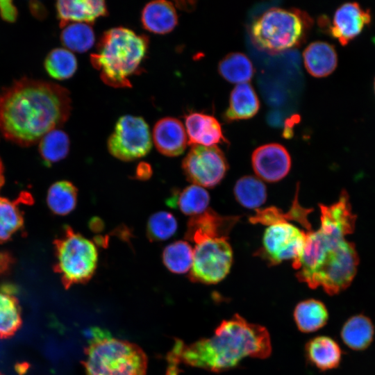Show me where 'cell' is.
<instances>
[{
	"instance_id": "39",
	"label": "cell",
	"mask_w": 375,
	"mask_h": 375,
	"mask_svg": "<svg viewBox=\"0 0 375 375\" xmlns=\"http://www.w3.org/2000/svg\"><path fill=\"white\" fill-rule=\"evenodd\" d=\"M90 227L93 231H100L103 229V224L99 218L94 217L91 219Z\"/></svg>"
},
{
	"instance_id": "6",
	"label": "cell",
	"mask_w": 375,
	"mask_h": 375,
	"mask_svg": "<svg viewBox=\"0 0 375 375\" xmlns=\"http://www.w3.org/2000/svg\"><path fill=\"white\" fill-rule=\"evenodd\" d=\"M55 272L60 274L65 289L85 283L93 276L98 262L97 247L92 241L65 226L62 235L53 242Z\"/></svg>"
},
{
	"instance_id": "10",
	"label": "cell",
	"mask_w": 375,
	"mask_h": 375,
	"mask_svg": "<svg viewBox=\"0 0 375 375\" xmlns=\"http://www.w3.org/2000/svg\"><path fill=\"white\" fill-rule=\"evenodd\" d=\"M305 241L304 231L287 220L279 219L265 228L260 255L272 265L292 260L294 267L303 255Z\"/></svg>"
},
{
	"instance_id": "32",
	"label": "cell",
	"mask_w": 375,
	"mask_h": 375,
	"mask_svg": "<svg viewBox=\"0 0 375 375\" xmlns=\"http://www.w3.org/2000/svg\"><path fill=\"white\" fill-rule=\"evenodd\" d=\"M18 200L10 201L0 197V242L8 241L23 228L24 217Z\"/></svg>"
},
{
	"instance_id": "42",
	"label": "cell",
	"mask_w": 375,
	"mask_h": 375,
	"mask_svg": "<svg viewBox=\"0 0 375 375\" xmlns=\"http://www.w3.org/2000/svg\"><path fill=\"white\" fill-rule=\"evenodd\" d=\"M0 375H3V374H2L1 373H0Z\"/></svg>"
},
{
	"instance_id": "31",
	"label": "cell",
	"mask_w": 375,
	"mask_h": 375,
	"mask_svg": "<svg viewBox=\"0 0 375 375\" xmlns=\"http://www.w3.org/2000/svg\"><path fill=\"white\" fill-rule=\"evenodd\" d=\"M194 251L185 241H176L167 246L162 252V262L172 272L184 274L191 269Z\"/></svg>"
},
{
	"instance_id": "27",
	"label": "cell",
	"mask_w": 375,
	"mask_h": 375,
	"mask_svg": "<svg viewBox=\"0 0 375 375\" xmlns=\"http://www.w3.org/2000/svg\"><path fill=\"white\" fill-rule=\"evenodd\" d=\"M39 142V152L47 166L64 159L69 151V138L65 131L58 128L45 134Z\"/></svg>"
},
{
	"instance_id": "36",
	"label": "cell",
	"mask_w": 375,
	"mask_h": 375,
	"mask_svg": "<svg viewBox=\"0 0 375 375\" xmlns=\"http://www.w3.org/2000/svg\"><path fill=\"white\" fill-rule=\"evenodd\" d=\"M151 166L146 162H141L136 169V176L139 179L145 180L149 178L151 174Z\"/></svg>"
},
{
	"instance_id": "38",
	"label": "cell",
	"mask_w": 375,
	"mask_h": 375,
	"mask_svg": "<svg viewBox=\"0 0 375 375\" xmlns=\"http://www.w3.org/2000/svg\"><path fill=\"white\" fill-rule=\"evenodd\" d=\"M31 3L32 4L30 5V8L33 15L38 17H44L46 12L44 6L37 1H33Z\"/></svg>"
},
{
	"instance_id": "26",
	"label": "cell",
	"mask_w": 375,
	"mask_h": 375,
	"mask_svg": "<svg viewBox=\"0 0 375 375\" xmlns=\"http://www.w3.org/2000/svg\"><path fill=\"white\" fill-rule=\"evenodd\" d=\"M234 195L239 203L247 208H258L267 199V188L257 176H245L234 186Z\"/></svg>"
},
{
	"instance_id": "16",
	"label": "cell",
	"mask_w": 375,
	"mask_h": 375,
	"mask_svg": "<svg viewBox=\"0 0 375 375\" xmlns=\"http://www.w3.org/2000/svg\"><path fill=\"white\" fill-rule=\"evenodd\" d=\"M56 8L62 28L70 23H93L108 14L106 2L102 0H60Z\"/></svg>"
},
{
	"instance_id": "29",
	"label": "cell",
	"mask_w": 375,
	"mask_h": 375,
	"mask_svg": "<svg viewBox=\"0 0 375 375\" xmlns=\"http://www.w3.org/2000/svg\"><path fill=\"white\" fill-rule=\"evenodd\" d=\"M44 68L47 74L56 80L71 78L77 69L74 54L65 48H55L47 55Z\"/></svg>"
},
{
	"instance_id": "8",
	"label": "cell",
	"mask_w": 375,
	"mask_h": 375,
	"mask_svg": "<svg viewBox=\"0 0 375 375\" xmlns=\"http://www.w3.org/2000/svg\"><path fill=\"white\" fill-rule=\"evenodd\" d=\"M190 278L194 282L216 284L230 272L233 263V250L228 235L196 236Z\"/></svg>"
},
{
	"instance_id": "18",
	"label": "cell",
	"mask_w": 375,
	"mask_h": 375,
	"mask_svg": "<svg viewBox=\"0 0 375 375\" xmlns=\"http://www.w3.org/2000/svg\"><path fill=\"white\" fill-rule=\"evenodd\" d=\"M141 22L146 30L153 33L165 34L176 27L178 15L171 2L164 0L152 1L142 9Z\"/></svg>"
},
{
	"instance_id": "19",
	"label": "cell",
	"mask_w": 375,
	"mask_h": 375,
	"mask_svg": "<svg viewBox=\"0 0 375 375\" xmlns=\"http://www.w3.org/2000/svg\"><path fill=\"white\" fill-rule=\"evenodd\" d=\"M259 108L260 101L252 85L248 83H240L231 92L224 118L228 122L249 119L256 115Z\"/></svg>"
},
{
	"instance_id": "34",
	"label": "cell",
	"mask_w": 375,
	"mask_h": 375,
	"mask_svg": "<svg viewBox=\"0 0 375 375\" xmlns=\"http://www.w3.org/2000/svg\"><path fill=\"white\" fill-rule=\"evenodd\" d=\"M183 346L184 344L181 340L175 341L172 349L167 354V367L165 375H178V365L181 362V353Z\"/></svg>"
},
{
	"instance_id": "3",
	"label": "cell",
	"mask_w": 375,
	"mask_h": 375,
	"mask_svg": "<svg viewBox=\"0 0 375 375\" xmlns=\"http://www.w3.org/2000/svg\"><path fill=\"white\" fill-rule=\"evenodd\" d=\"M148 47L147 35L115 27L102 34L90 59L104 83L115 88H131L129 78L140 72Z\"/></svg>"
},
{
	"instance_id": "1",
	"label": "cell",
	"mask_w": 375,
	"mask_h": 375,
	"mask_svg": "<svg viewBox=\"0 0 375 375\" xmlns=\"http://www.w3.org/2000/svg\"><path fill=\"white\" fill-rule=\"evenodd\" d=\"M71 110L67 88L23 77L0 92V131L6 140L28 147L62 126Z\"/></svg>"
},
{
	"instance_id": "7",
	"label": "cell",
	"mask_w": 375,
	"mask_h": 375,
	"mask_svg": "<svg viewBox=\"0 0 375 375\" xmlns=\"http://www.w3.org/2000/svg\"><path fill=\"white\" fill-rule=\"evenodd\" d=\"M359 263L355 244L347 240L327 248L306 283L310 288L322 287L329 295L337 294L352 283Z\"/></svg>"
},
{
	"instance_id": "22",
	"label": "cell",
	"mask_w": 375,
	"mask_h": 375,
	"mask_svg": "<svg viewBox=\"0 0 375 375\" xmlns=\"http://www.w3.org/2000/svg\"><path fill=\"white\" fill-rule=\"evenodd\" d=\"M374 326L372 320L362 314L349 318L342 327L340 335L343 342L354 351H362L373 341Z\"/></svg>"
},
{
	"instance_id": "21",
	"label": "cell",
	"mask_w": 375,
	"mask_h": 375,
	"mask_svg": "<svg viewBox=\"0 0 375 375\" xmlns=\"http://www.w3.org/2000/svg\"><path fill=\"white\" fill-rule=\"evenodd\" d=\"M209 202L210 196L207 190L195 184L188 185L181 190H174L166 201L168 206L192 217L206 211Z\"/></svg>"
},
{
	"instance_id": "17",
	"label": "cell",
	"mask_w": 375,
	"mask_h": 375,
	"mask_svg": "<svg viewBox=\"0 0 375 375\" xmlns=\"http://www.w3.org/2000/svg\"><path fill=\"white\" fill-rule=\"evenodd\" d=\"M305 68L312 76L326 77L332 74L338 65V55L332 44L315 41L308 44L303 52Z\"/></svg>"
},
{
	"instance_id": "35",
	"label": "cell",
	"mask_w": 375,
	"mask_h": 375,
	"mask_svg": "<svg viewBox=\"0 0 375 375\" xmlns=\"http://www.w3.org/2000/svg\"><path fill=\"white\" fill-rule=\"evenodd\" d=\"M17 10L10 0L0 1V17L7 22H14L17 17Z\"/></svg>"
},
{
	"instance_id": "23",
	"label": "cell",
	"mask_w": 375,
	"mask_h": 375,
	"mask_svg": "<svg viewBox=\"0 0 375 375\" xmlns=\"http://www.w3.org/2000/svg\"><path fill=\"white\" fill-rule=\"evenodd\" d=\"M294 319L300 331L311 333L320 329L327 323L328 312L324 303L310 299L296 306Z\"/></svg>"
},
{
	"instance_id": "15",
	"label": "cell",
	"mask_w": 375,
	"mask_h": 375,
	"mask_svg": "<svg viewBox=\"0 0 375 375\" xmlns=\"http://www.w3.org/2000/svg\"><path fill=\"white\" fill-rule=\"evenodd\" d=\"M185 125L188 144L192 146H216L228 142L221 124L213 116L202 112H190L185 116Z\"/></svg>"
},
{
	"instance_id": "2",
	"label": "cell",
	"mask_w": 375,
	"mask_h": 375,
	"mask_svg": "<svg viewBox=\"0 0 375 375\" xmlns=\"http://www.w3.org/2000/svg\"><path fill=\"white\" fill-rule=\"evenodd\" d=\"M272 351L269 334L239 315L224 320L212 336L184 344L181 361L192 367L221 372L238 367L245 358H266Z\"/></svg>"
},
{
	"instance_id": "4",
	"label": "cell",
	"mask_w": 375,
	"mask_h": 375,
	"mask_svg": "<svg viewBox=\"0 0 375 375\" xmlns=\"http://www.w3.org/2000/svg\"><path fill=\"white\" fill-rule=\"evenodd\" d=\"M83 362L87 375H146L147 357L137 344L92 327Z\"/></svg>"
},
{
	"instance_id": "25",
	"label": "cell",
	"mask_w": 375,
	"mask_h": 375,
	"mask_svg": "<svg viewBox=\"0 0 375 375\" xmlns=\"http://www.w3.org/2000/svg\"><path fill=\"white\" fill-rule=\"evenodd\" d=\"M77 188L68 181L53 183L48 190L47 203L51 211L66 215L74 210L77 202Z\"/></svg>"
},
{
	"instance_id": "40",
	"label": "cell",
	"mask_w": 375,
	"mask_h": 375,
	"mask_svg": "<svg viewBox=\"0 0 375 375\" xmlns=\"http://www.w3.org/2000/svg\"><path fill=\"white\" fill-rule=\"evenodd\" d=\"M4 183L3 165L0 158V189Z\"/></svg>"
},
{
	"instance_id": "28",
	"label": "cell",
	"mask_w": 375,
	"mask_h": 375,
	"mask_svg": "<svg viewBox=\"0 0 375 375\" xmlns=\"http://www.w3.org/2000/svg\"><path fill=\"white\" fill-rule=\"evenodd\" d=\"M95 35L92 27L86 23H70L62 28L60 41L70 51L83 53L94 44Z\"/></svg>"
},
{
	"instance_id": "41",
	"label": "cell",
	"mask_w": 375,
	"mask_h": 375,
	"mask_svg": "<svg viewBox=\"0 0 375 375\" xmlns=\"http://www.w3.org/2000/svg\"><path fill=\"white\" fill-rule=\"evenodd\" d=\"M374 93H375V79H374Z\"/></svg>"
},
{
	"instance_id": "30",
	"label": "cell",
	"mask_w": 375,
	"mask_h": 375,
	"mask_svg": "<svg viewBox=\"0 0 375 375\" xmlns=\"http://www.w3.org/2000/svg\"><path fill=\"white\" fill-rule=\"evenodd\" d=\"M21 309L17 299L6 290L0 292V338L12 336L22 325Z\"/></svg>"
},
{
	"instance_id": "5",
	"label": "cell",
	"mask_w": 375,
	"mask_h": 375,
	"mask_svg": "<svg viewBox=\"0 0 375 375\" xmlns=\"http://www.w3.org/2000/svg\"><path fill=\"white\" fill-rule=\"evenodd\" d=\"M312 22L310 17L301 10L271 8L251 23V40L262 51L280 53L299 46Z\"/></svg>"
},
{
	"instance_id": "14",
	"label": "cell",
	"mask_w": 375,
	"mask_h": 375,
	"mask_svg": "<svg viewBox=\"0 0 375 375\" xmlns=\"http://www.w3.org/2000/svg\"><path fill=\"white\" fill-rule=\"evenodd\" d=\"M152 138L158 151L171 157L182 154L188 144L184 125L174 117L158 120L153 126Z\"/></svg>"
},
{
	"instance_id": "11",
	"label": "cell",
	"mask_w": 375,
	"mask_h": 375,
	"mask_svg": "<svg viewBox=\"0 0 375 375\" xmlns=\"http://www.w3.org/2000/svg\"><path fill=\"white\" fill-rule=\"evenodd\" d=\"M182 167L188 180L203 188H212L224 178L228 163L217 146H192L183 160Z\"/></svg>"
},
{
	"instance_id": "9",
	"label": "cell",
	"mask_w": 375,
	"mask_h": 375,
	"mask_svg": "<svg viewBox=\"0 0 375 375\" xmlns=\"http://www.w3.org/2000/svg\"><path fill=\"white\" fill-rule=\"evenodd\" d=\"M107 147L112 156L123 161L144 157L152 147L148 124L141 117H120L108 139Z\"/></svg>"
},
{
	"instance_id": "12",
	"label": "cell",
	"mask_w": 375,
	"mask_h": 375,
	"mask_svg": "<svg viewBox=\"0 0 375 375\" xmlns=\"http://www.w3.org/2000/svg\"><path fill=\"white\" fill-rule=\"evenodd\" d=\"M253 169L260 180L274 183L283 179L290 172L291 158L287 149L280 144L260 146L251 156Z\"/></svg>"
},
{
	"instance_id": "37",
	"label": "cell",
	"mask_w": 375,
	"mask_h": 375,
	"mask_svg": "<svg viewBox=\"0 0 375 375\" xmlns=\"http://www.w3.org/2000/svg\"><path fill=\"white\" fill-rule=\"evenodd\" d=\"M12 262V256L7 252H0V274L5 273Z\"/></svg>"
},
{
	"instance_id": "13",
	"label": "cell",
	"mask_w": 375,
	"mask_h": 375,
	"mask_svg": "<svg viewBox=\"0 0 375 375\" xmlns=\"http://www.w3.org/2000/svg\"><path fill=\"white\" fill-rule=\"evenodd\" d=\"M371 21L369 9H364L357 2H347L336 9L328 33L341 45L345 46L357 37Z\"/></svg>"
},
{
	"instance_id": "24",
	"label": "cell",
	"mask_w": 375,
	"mask_h": 375,
	"mask_svg": "<svg viewBox=\"0 0 375 375\" xmlns=\"http://www.w3.org/2000/svg\"><path fill=\"white\" fill-rule=\"evenodd\" d=\"M217 69L222 77L232 83H247L254 74L251 60L240 52L225 56L219 62Z\"/></svg>"
},
{
	"instance_id": "20",
	"label": "cell",
	"mask_w": 375,
	"mask_h": 375,
	"mask_svg": "<svg viewBox=\"0 0 375 375\" xmlns=\"http://www.w3.org/2000/svg\"><path fill=\"white\" fill-rule=\"evenodd\" d=\"M308 360L321 370H329L339 366L342 350L338 344L328 336H317L306 345Z\"/></svg>"
},
{
	"instance_id": "33",
	"label": "cell",
	"mask_w": 375,
	"mask_h": 375,
	"mask_svg": "<svg viewBox=\"0 0 375 375\" xmlns=\"http://www.w3.org/2000/svg\"><path fill=\"white\" fill-rule=\"evenodd\" d=\"M177 228V221L172 213L159 211L149 218L146 232L150 241H162L173 236Z\"/></svg>"
}]
</instances>
